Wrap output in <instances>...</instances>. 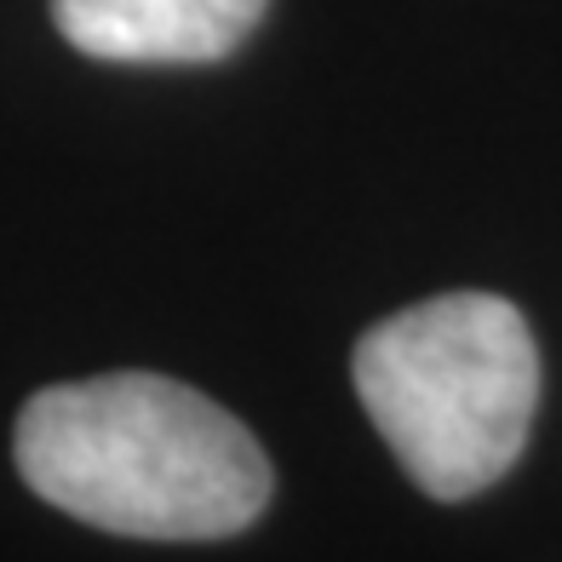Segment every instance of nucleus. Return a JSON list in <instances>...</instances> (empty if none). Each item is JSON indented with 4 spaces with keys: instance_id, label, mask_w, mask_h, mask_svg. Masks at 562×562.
Here are the masks:
<instances>
[{
    "instance_id": "obj_1",
    "label": "nucleus",
    "mask_w": 562,
    "mask_h": 562,
    "mask_svg": "<svg viewBox=\"0 0 562 562\" xmlns=\"http://www.w3.org/2000/svg\"><path fill=\"white\" fill-rule=\"evenodd\" d=\"M12 448L46 505L126 540H229L265 517L276 482L236 414L161 373L35 391Z\"/></svg>"
},
{
    "instance_id": "obj_2",
    "label": "nucleus",
    "mask_w": 562,
    "mask_h": 562,
    "mask_svg": "<svg viewBox=\"0 0 562 562\" xmlns=\"http://www.w3.org/2000/svg\"><path fill=\"white\" fill-rule=\"evenodd\" d=\"M368 419L430 499H471L517 465L540 407V350L499 293H442L368 327L350 356Z\"/></svg>"
},
{
    "instance_id": "obj_3",
    "label": "nucleus",
    "mask_w": 562,
    "mask_h": 562,
    "mask_svg": "<svg viewBox=\"0 0 562 562\" xmlns=\"http://www.w3.org/2000/svg\"><path fill=\"white\" fill-rule=\"evenodd\" d=\"M270 0H53L58 35L104 64H213L259 30Z\"/></svg>"
}]
</instances>
